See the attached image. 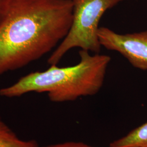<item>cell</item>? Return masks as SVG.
<instances>
[{
    "mask_svg": "<svg viewBox=\"0 0 147 147\" xmlns=\"http://www.w3.org/2000/svg\"><path fill=\"white\" fill-rule=\"evenodd\" d=\"M73 20L72 0H9L0 24V76L50 52Z\"/></svg>",
    "mask_w": 147,
    "mask_h": 147,
    "instance_id": "6da1fadb",
    "label": "cell"
},
{
    "mask_svg": "<svg viewBox=\"0 0 147 147\" xmlns=\"http://www.w3.org/2000/svg\"><path fill=\"white\" fill-rule=\"evenodd\" d=\"M80 61L66 67L51 65L43 71L28 74L15 84L0 89V96H21L30 92L47 93L54 102L71 101L96 94L101 88L111 57L84 50L79 51Z\"/></svg>",
    "mask_w": 147,
    "mask_h": 147,
    "instance_id": "7a4b0ae2",
    "label": "cell"
},
{
    "mask_svg": "<svg viewBox=\"0 0 147 147\" xmlns=\"http://www.w3.org/2000/svg\"><path fill=\"white\" fill-rule=\"evenodd\" d=\"M42 147H94L88 146L84 143L75 142H67L53 144Z\"/></svg>",
    "mask_w": 147,
    "mask_h": 147,
    "instance_id": "52a82bcc",
    "label": "cell"
},
{
    "mask_svg": "<svg viewBox=\"0 0 147 147\" xmlns=\"http://www.w3.org/2000/svg\"><path fill=\"white\" fill-rule=\"evenodd\" d=\"M109 147H147V123L111 143Z\"/></svg>",
    "mask_w": 147,
    "mask_h": 147,
    "instance_id": "8992f818",
    "label": "cell"
},
{
    "mask_svg": "<svg viewBox=\"0 0 147 147\" xmlns=\"http://www.w3.org/2000/svg\"><path fill=\"white\" fill-rule=\"evenodd\" d=\"M124 0H72L73 20L68 34L53 51L47 60L50 65H57L73 48L99 53L101 49L98 32L101 17L107 10Z\"/></svg>",
    "mask_w": 147,
    "mask_h": 147,
    "instance_id": "3957f363",
    "label": "cell"
},
{
    "mask_svg": "<svg viewBox=\"0 0 147 147\" xmlns=\"http://www.w3.org/2000/svg\"><path fill=\"white\" fill-rule=\"evenodd\" d=\"M35 140H25L18 136L0 117V147H39Z\"/></svg>",
    "mask_w": 147,
    "mask_h": 147,
    "instance_id": "5b68a950",
    "label": "cell"
},
{
    "mask_svg": "<svg viewBox=\"0 0 147 147\" xmlns=\"http://www.w3.org/2000/svg\"><path fill=\"white\" fill-rule=\"evenodd\" d=\"M9 0H0V24L5 16Z\"/></svg>",
    "mask_w": 147,
    "mask_h": 147,
    "instance_id": "ba28073f",
    "label": "cell"
},
{
    "mask_svg": "<svg viewBox=\"0 0 147 147\" xmlns=\"http://www.w3.org/2000/svg\"><path fill=\"white\" fill-rule=\"evenodd\" d=\"M98 36L101 47L120 53L135 68L147 70V31L120 34L101 27Z\"/></svg>",
    "mask_w": 147,
    "mask_h": 147,
    "instance_id": "277c9868",
    "label": "cell"
}]
</instances>
